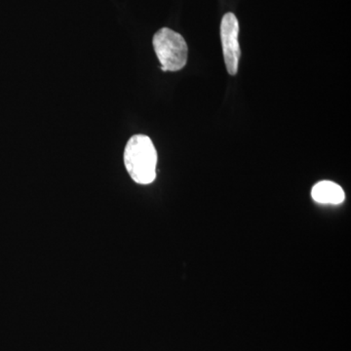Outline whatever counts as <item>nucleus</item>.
Instances as JSON below:
<instances>
[{
    "label": "nucleus",
    "mask_w": 351,
    "mask_h": 351,
    "mask_svg": "<svg viewBox=\"0 0 351 351\" xmlns=\"http://www.w3.org/2000/svg\"><path fill=\"white\" fill-rule=\"evenodd\" d=\"M124 164L134 182L152 184L156 178L157 152L151 138L145 135L133 136L124 151Z\"/></svg>",
    "instance_id": "nucleus-1"
},
{
    "label": "nucleus",
    "mask_w": 351,
    "mask_h": 351,
    "mask_svg": "<svg viewBox=\"0 0 351 351\" xmlns=\"http://www.w3.org/2000/svg\"><path fill=\"white\" fill-rule=\"evenodd\" d=\"M152 44L163 71H178L184 68L189 48L181 34L163 27L154 34Z\"/></svg>",
    "instance_id": "nucleus-2"
},
{
    "label": "nucleus",
    "mask_w": 351,
    "mask_h": 351,
    "mask_svg": "<svg viewBox=\"0 0 351 351\" xmlns=\"http://www.w3.org/2000/svg\"><path fill=\"white\" fill-rule=\"evenodd\" d=\"M239 23L233 13H226L221 19V39L223 58L228 73L235 75L239 71L240 60Z\"/></svg>",
    "instance_id": "nucleus-3"
},
{
    "label": "nucleus",
    "mask_w": 351,
    "mask_h": 351,
    "mask_svg": "<svg viewBox=\"0 0 351 351\" xmlns=\"http://www.w3.org/2000/svg\"><path fill=\"white\" fill-rule=\"evenodd\" d=\"M311 196L315 202L320 204L338 205L343 203L346 198L343 189L331 181L317 182L311 191Z\"/></svg>",
    "instance_id": "nucleus-4"
}]
</instances>
